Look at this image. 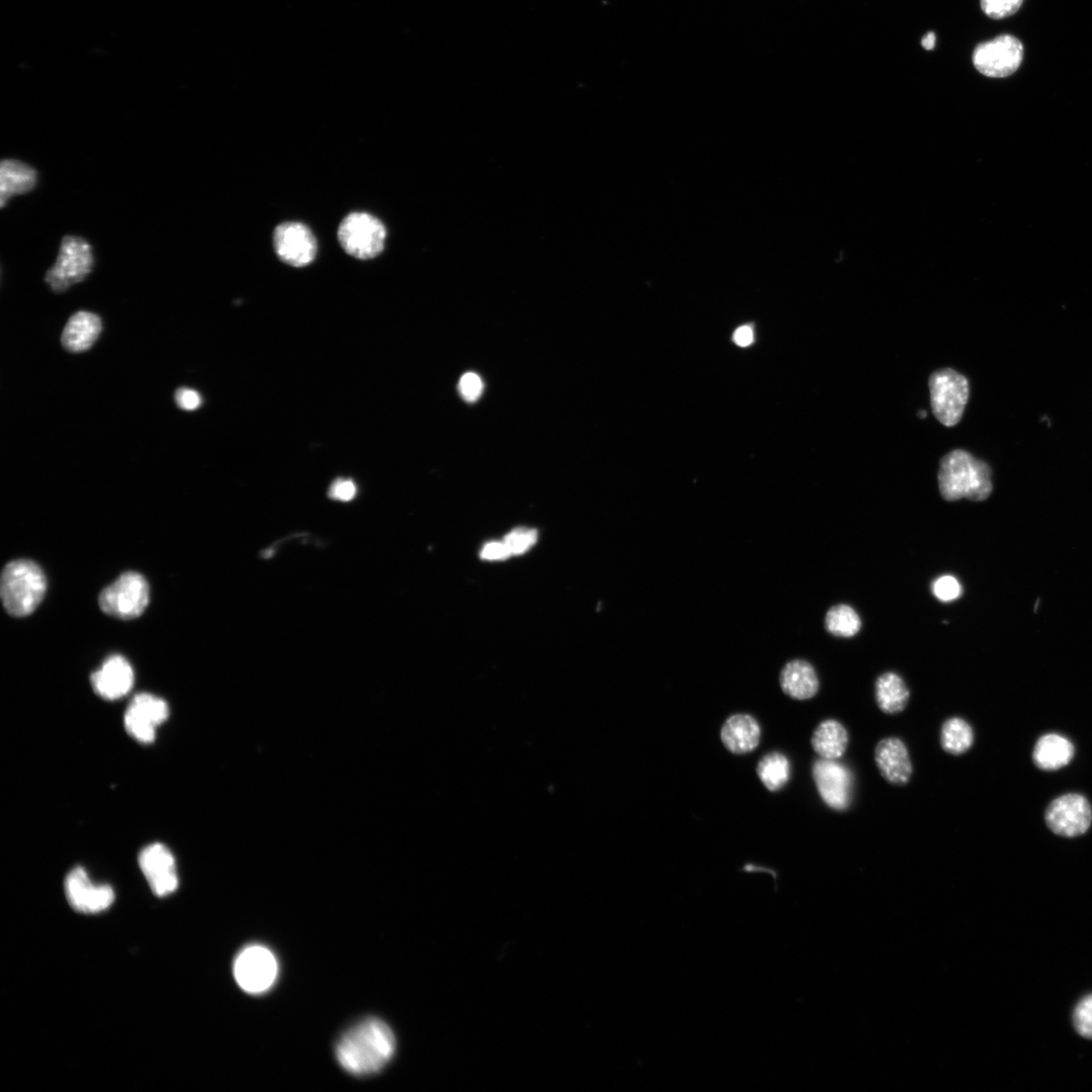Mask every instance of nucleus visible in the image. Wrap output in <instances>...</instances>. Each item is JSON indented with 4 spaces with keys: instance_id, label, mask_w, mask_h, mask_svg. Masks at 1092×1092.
<instances>
[{
    "instance_id": "nucleus-12",
    "label": "nucleus",
    "mask_w": 1092,
    "mask_h": 1092,
    "mask_svg": "<svg viewBox=\"0 0 1092 1092\" xmlns=\"http://www.w3.org/2000/svg\"><path fill=\"white\" fill-rule=\"evenodd\" d=\"M1092 821L1088 801L1079 794H1066L1055 799L1045 811V822L1056 834L1066 837L1081 835Z\"/></svg>"
},
{
    "instance_id": "nucleus-8",
    "label": "nucleus",
    "mask_w": 1092,
    "mask_h": 1092,
    "mask_svg": "<svg viewBox=\"0 0 1092 1092\" xmlns=\"http://www.w3.org/2000/svg\"><path fill=\"white\" fill-rule=\"evenodd\" d=\"M234 977L246 993L259 995L267 992L275 983L278 963L274 953L261 944L244 947L234 962Z\"/></svg>"
},
{
    "instance_id": "nucleus-4",
    "label": "nucleus",
    "mask_w": 1092,
    "mask_h": 1092,
    "mask_svg": "<svg viewBox=\"0 0 1092 1092\" xmlns=\"http://www.w3.org/2000/svg\"><path fill=\"white\" fill-rule=\"evenodd\" d=\"M930 404L936 420L946 427L962 419L970 395L966 376L951 368L934 371L928 380Z\"/></svg>"
},
{
    "instance_id": "nucleus-19",
    "label": "nucleus",
    "mask_w": 1092,
    "mask_h": 1092,
    "mask_svg": "<svg viewBox=\"0 0 1092 1092\" xmlns=\"http://www.w3.org/2000/svg\"><path fill=\"white\" fill-rule=\"evenodd\" d=\"M783 692L795 700L813 698L819 690V679L814 667L806 660L789 661L780 674Z\"/></svg>"
},
{
    "instance_id": "nucleus-34",
    "label": "nucleus",
    "mask_w": 1092,
    "mask_h": 1092,
    "mask_svg": "<svg viewBox=\"0 0 1092 1092\" xmlns=\"http://www.w3.org/2000/svg\"><path fill=\"white\" fill-rule=\"evenodd\" d=\"M175 400L179 407L185 411H194L201 404L200 394L191 388H179L175 393Z\"/></svg>"
},
{
    "instance_id": "nucleus-16",
    "label": "nucleus",
    "mask_w": 1092,
    "mask_h": 1092,
    "mask_svg": "<svg viewBox=\"0 0 1092 1092\" xmlns=\"http://www.w3.org/2000/svg\"><path fill=\"white\" fill-rule=\"evenodd\" d=\"M874 757L881 776L888 783L895 786L909 783L913 765L902 739L894 736L881 739L875 747Z\"/></svg>"
},
{
    "instance_id": "nucleus-23",
    "label": "nucleus",
    "mask_w": 1092,
    "mask_h": 1092,
    "mask_svg": "<svg viewBox=\"0 0 1092 1092\" xmlns=\"http://www.w3.org/2000/svg\"><path fill=\"white\" fill-rule=\"evenodd\" d=\"M910 691L903 678L893 671L880 674L875 681V700L879 709L889 715L898 714L906 707Z\"/></svg>"
},
{
    "instance_id": "nucleus-35",
    "label": "nucleus",
    "mask_w": 1092,
    "mask_h": 1092,
    "mask_svg": "<svg viewBox=\"0 0 1092 1092\" xmlns=\"http://www.w3.org/2000/svg\"><path fill=\"white\" fill-rule=\"evenodd\" d=\"M480 556L483 559L497 560L510 557L511 553L504 541L489 542L481 549Z\"/></svg>"
},
{
    "instance_id": "nucleus-30",
    "label": "nucleus",
    "mask_w": 1092,
    "mask_h": 1092,
    "mask_svg": "<svg viewBox=\"0 0 1092 1092\" xmlns=\"http://www.w3.org/2000/svg\"><path fill=\"white\" fill-rule=\"evenodd\" d=\"M931 590L937 600L945 603L957 600L963 592L959 580L948 574L937 577L931 584Z\"/></svg>"
},
{
    "instance_id": "nucleus-14",
    "label": "nucleus",
    "mask_w": 1092,
    "mask_h": 1092,
    "mask_svg": "<svg viewBox=\"0 0 1092 1092\" xmlns=\"http://www.w3.org/2000/svg\"><path fill=\"white\" fill-rule=\"evenodd\" d=\"M273 243L276 255L293 267L310 264L316 255V241L311 231L298 221H285L274 231Z\"/></svg>"
},
{
    "instance_id": "nucleus-32",
    "label": "nucleus",
    "mask_w": 1092,
    "mask_h": 1092,
    "mask_svg": "<svg viewBox=\"0 0 1092 1092\" xmlns=\"http://www.w3.org/2000/svg\"><path fill=\"white\" fill-rule=\"evenodd\" d=\"M458 390L466 401L472 402L481 395L483 382L476 373L467 372L461 376L458 383Z\"/></svg>"
},
{
    "instance_id": "nucleus-9",
    "label": "nucleus",
    "mask_w": 1092,
    "mask_h": 1092,
    "mask_svg": "<svg viewBox=\"0 0 1092 1092\" xmlns=\"http://www.w3.org/2000/svg\"><path fill=\"white\" fill-rule=\"evenodd\" d=\"M1023 47L1010 34H1002L980 43L973 53L975 68L983 75L1003 78L1013 74L1020 66Z\"/></svg>"
},
{
    "instance_id": "nucleus-7",
    "label": "nucleus",
    "mask_w": 1092,
    "mask_h": 1092,
    "mask_svg": "<svg viewBox=\"0 0 1092 1092\" xmlns=\"http://www.w3.org/2000/svg\"><path fill=\"white\" fill-rule=\"evenodd\" d=\"M90 244L81 237L66 236L61 242L55 264L46 274V282L55 292H62L82 281L93 267Z\"/></svg>"
},
{
    "instance_id": "nucleus-13",
    "label": "nucleus",
    "mask_w": 1092,
    "mask_h": 1092,
    "mask_svg": "<svg viewBox=\"0 0 1092 1092\" xmlns=\"http://www.w3.org/2000/svg\"><path fill=\"white\" fill-rule=\"evenodd\" d=\"M64 886L69 904L81 913L102 912L111 906L115 898L111 886L92 883L82 867H76L68 873Z\"/></svg>"
},
{
    "instance_id": "nucleus-31",
    "label": "nucleus",
    "mask_w": 1092,
    "mask_h": 1092,
    "mask_svg": "<svg viewBox=\"0 0 1092 1092\" xmlns=\"http://www.w3.org/2000/svg\"><path fill=\"white\" fill-rule=\"evenodd\" d=\"M1023 0H980L984 13L995 19L1004 18L1014 14L1021 6Z\"/></svg>"
},
{
    "instance_id": "nucleus-3",
    "label": "nucleus",
    "mask_w": 1092,
    "mask_h": 1092,
    "mask_svg": "<svg viewBox=\"0 0 1092 1092\" xmlns=\"http://www.w3.org/2000/svg\"><path fill=\"white\" fill-rule=\"evenodd\" d=\"M47 579L41 568L27 559L13 560L1 574L0 594L6 612L14 617L31 614L41 602Z\"/></svg>"
},
{
    "instance_id": "nucleus-28",
    "label": "nucleus",
    "mask_w": 1092,
    "mask_h": 1092,
    "mask_svg": "<svg viewBox=\"0 0 1092 1092\" xmlns=\"http://www.w3.org/2000/svg\"><path fill=\"white\" fill-rule=\"evenodd\" d=\"M1073 1023L1080 1035L1092 1039V994L1085 996L1077 1004Z\"/></svg>"
},
{
    "instance_id": "nucleus-36",
    "label": "nucleus",
    "mask_w": 1092,
    "mask_h": 1092,
    "mask_svg": "<svg viewBox=\"0 0 1092 1092\" xmlns=\"http://www.w3.org/2000/svg\"><path fill=\"white\" fill-rule=\"evenodd\" d=\"M733 341L740 347L749 346L753 341V332L749 326L739 327L733 335Z\"/></svg>"
},
{
    "instance_id": "nucleus-26",
    "label": "nucleus",
    "mask_w": 1092,
    "mask_h": 1092,
    "mask_svg": "<svg viewBox=\"0 0 1092 1092\" xmlns=\"http://www.w3.org/2000/svg\"><path fill=\"white\" fill-rule=\"evenodd\" d=\"M756 771L764 787L771 792L780 791L791 778L789 758L778 751L765 754L757 763Z\"/></svg>"
},
{
    "instance_id": "nucleus-17",
    "label": "nucleus",
    "mask_w": 1092,
    "mask_h": 1092,
    "mask_svg": "<svg viewBox=\"0 0 1092 1092\" xmlns=\"http://www.w3.org/2000/svg\"><path fill=\"white\" fill-rule=\"evenodd\" d=\"M90 678L95 693L108 701L125 696L134 681L130 663L118 654L107 657Z\"/></svg>"
},
{
    "instance_id": "nucleus-5",
    "label": "nucleus",
    "mask_w": 1092,
    "mask_h": 1092,
    "mask_svg": "<svg viewBox=\"0 0 1092 1092\" xmlns=\"http://www.w3.org/2000/svg\"><path fill=\"white\" fill-rule=\"evenodd\" d=\"M149 598L146 578L138 572L127 571L100 593L98 603L105 614L128 620L143 614Z\"/></svg>"
},
{
    "instance_id": "nucleus-11",
    "label": "nucleus",
    "mask_w": 1092,
    "mask_h": 1092,
    "mask_svg": "<svg viewBox=\"0 0 1092 1092\" xmlns=\"http://www.w3.org/2000/svg\"><path fill=\"white\" fill-rule=\"evenodd\" d=\"M167 703L152 694L135 695L127 706L123 723L127 733L136 741L151 743L156 737L157 728L167 720Z\"/></svg>"
},
{
    "instance_id": "nucleus-15",
    "label": "nucleus",
    "mask_w": 1092,
    "mask_h": 1092,
    "mask_svg": "<svg viewBox=\"0 0 1092 1092\" xmlns=\"http://www.w3.org/2000/svg\"><path fill=\"white\" fill-rule=\"evenodd\" d=\"M138 860L142 873L156 896L164 897L176 891L179 883L176 861L165 844L155 842L145 846L140 851Z\"/></svg>"
},
{
    "instance_id": "nucleus-33",
    "label": "nucleus",
    "mask_w": 1092,
    "mask_h": 1092,
    "mask_svg": "<svg viewBox=\"0 0 1092 1092\" xmlns=\"http://www.w3.org/2000/svg\"><path fill=\"white\" fill-rule=\"evenodd\" d=\"M357 492L355 482L349 478H338L330 486L328 491L332 499L339 502L352 500Z\"/></svg>"
},
{
    "instance_id": "nucleus-10",
    "label": "nucleus",
    "mask_w": 1092,
    "mask_h": 1092,
    "mask_svg": "<svg viewBox=\"0 0 1092 1092\" xmlns=\"http://www.w3.org/2000/svg\"><path fill=\"white\" fill-rule=\"evenodd\" d=\"M812 776L822 801L832 810L845 811L852 800L853 778L850 769L837 760L819 758Z\"/></svg>"
},
{
    "instance_id": "nucleus-25",
    "label": "nucleus",
    "mask_w": 1092,
    "mask_h": 1092,
    "mask_svg": "<svg viewBox=\"0 0 1092 1092\" xmlns=\"http://www.w3.org/2000/svg\"><path fill=\"white\" fill-rule=\"evenodd\" d=\"M939 742L946 753L964 754L974 743V730L965 719L950 717L940 727Z\"/></svg>"
},
{
    "instance_id": "nucleus-24",
    "label": "nucleus",
    "mask_w": 1092,
    "mask_h": 1092,
    "mask_svg": "<svg viewBox=\"0 0 1092 1092\" xmlns=\"http://www.w3.org/2000/svg\"><path fill=\"white\" fill-rule=\"evenodd\" d=\"M1074 755L1073 744L1059 734H1046L1036 742L1033 761L1041 769H1058L1070 762Z\"/></svg>"
},
{
    "instance_id": "nucleus-18",
    "label": "nucleus",
    "mask_w": 1092,
    "mask_h": 1092,
    "mask_svg": "<svg viewBox=\"0 0 1092 1092\" xmlns=\"http://www.w3.org/2000/svg\"><path fill=\"white\" fill-rule=\"evenodd\" d=\"M721 740L732 753L743 754L754 750L760 739V727L748 714L730 716L721 728Z\"/></svg>"
},
{
    "instance_id": "nucleus-2",
    "label": "nucleus",
    "mask_w": 1092,
    "mask_h": 1092,
    "mask_svg": "<svg viewBox=\"0 0 1092 1092\" xmlns=\"http://www.w3.org/2000/svg\"><path fill=\"white\" fill-rule=\"evenodd\" d=\"M937 480L940 494L947 502L963 497L982 502L993 489L990 466L962 449L952 450L941 458Z\"/></svg>"
},
{
    "instance_id": "nucleus-29",
    "label": "nucleus",
    "mask_w": 1092,
    "mask_h": 1092,
    "mask_svg": "<svg viewBox=\"0 0 1092 1092\" xmlns=\"http://www.w3.org/2000/svg\"><path fill=\"white\" fill-rule=\"evenodd\" d=\"M536 540L535 530L517 529L505 537L504 543L512 556L524 553L535 544Z\"/></svg>"
},
{
    "instance_id": "nucleus-22",
    "label": "nucleus",
    "mask_w": 1092,
    "mask_h": 1092,
    "mask_svg": "<svg viewBox=\"0 0 1092 1092\" xmlns=\"http://www.w3.org/2000/svg\"><path fill=\"white\" fill-rule=\"evenodd\" d=\"M36 181V171L29 165L17 160H3L0 165L1 206L11 197L32 190Z\"/></svg>"
},
{
    "instance_id": "nucleus-20",
    "label": "nucleus",
    "mask_w": 1092,
    "mask_h": 1092,
    "mask_svg": "<svg viewBox=\"0 0 1092 1092\" xmlns=\"http://www.w3.org/2000/svg\"><path fill=\"white\" fill-rule=\"evenodd\" d=\"M101 329L98 315L89 311H78L69 318L64 328L62 345L70 352H83L94 344Z\"/></svg>"
},
{
    "instance_id": "nucleus-21",
    "label": "nucleus",
    "mask_w": 1092,
    "mask_h": 1092,
    "mask_svg": "<svg viewBox=\"0 0 1092 1092\" xmlns=\"http://www.w3.org/2000/svg\"><path fill=\"white\" fill-rule=\"evenodd\" d=\"M811 745L820 758L837 760L848 745V732L836 719L820 722L812 733Z\"/></svg>"
},
{
    "instance_id": "nucleus-1",
    "label": "nucleus",
    "mask_w": 1092,
    "mask_h": 1092,
    "mask_svg": "<svg viewBox=\"0 0 1092 1092\" xmlns=\"http://www.w3.org/2000/svg\"><path fill=\"white\" fill-rule=\"evenodd\" d=\"M395 1038L380 1019L367 1018L349 1028L336 1045L339 1064L348 1073L367 1076L379 1072L392 1058Z\"/></svg>"
},
{
    "instance_id": "nucleus-6",
    "label": "nucleus",
    "mask_w": 1092,
    "mask_h": 1092,
    "mask_svg": "<svg viewBox=\"0 0 1092 1092\" xmlns=\"http://www.w3.org/2000/svg\"><path fill=\"white\" fill-rule=\"evenodd\" d=\"M385 237L383 223L367 212H351L338 229L342 248L352 257L362 260L378 256L384 248Z\"/></svg>"
},
{
    "instance_id": "nucleus-37",
    "label": "nucleus",
    "mask_w": 1092,
    "mask_h": 1092,
    "mask_svg": "<svg viewBox=\"0 0 1092 1092\" xmlns=\"http://www.w3.org/2000/svg\"><path fill=\"white\" fill-rule=\"evenodd\" d=\"M921 44L925 50H932L935 44V34L929 31L922 39Z\"/></svg>"
},
{
    "instance_id": "nucleus-27",
    "label": "nucleus",
    "mask_w": 1092,
    "mask_h": 1092,
    "mask_svg": "<svg viewBox=\"0 0 1092 1092\" xmlns=\"http://www.w3.org/2000/svg\"><path fill=\"white\" fill-rule=\"evenodd\" d=\"M860 626L859 616L848 605L833 606L826 613L825 628L836 637H852L859 631Z\"/></svg>"
}]
</instances>
